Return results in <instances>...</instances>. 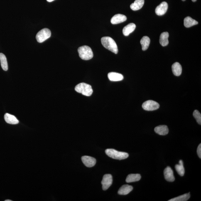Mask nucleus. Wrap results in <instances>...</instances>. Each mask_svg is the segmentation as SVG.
Segmentation results:
<instances>
[{"instance_id":"obj_1","label":"nucleus","mask_w":201,"mask_h":201,"mask_svg":"<svg viewBox=\"0 0 201 201\" xmlns=\"http://www.w3.org/2000/svg\"><path fill=\"white\" fill-rule=\"evenodd\" d=\"M101 43L103 46L107 49L117 54L118 53L117 45L112 38L109 37H103L101 39Z\"/></svg>"},{"instance_id":"obj_2","label":"nucleus","mask_w":201,"mask_h":201,"mask_svg":"<svg viewBox=\"0 0 201 201\" xmlns=\"http://www.w3.org/2000/svg\"><path fill=\"white\" fill-rule=\"evenodd\" d=\"M79 56L82 60H88L91 59L93 57V53L90 47L84 45L78 49Z\"/></svg>"},{"instance_id":"obj_3","label":"nucleus","mask_w":201,"mask_h":201,"mask_svg":"<svg viewBox=\"0 0 201 201\" xmlns=\"http://www.w3.org/2000/svg\"><path fill=\"white\" fill-rule=\"evenodd\" d=\"M106 154L110 158L114 159L123 160L129 157L128 153L124 152H119L113 149H108L105 151Z\"/></svg>"},{"instance_id":"obj_4","label":"nucleus","mask_w":201,"mask_h":201,"mask_svg":"<svg viewBox=\"0 0 201 201\" xmlns=\"http://www.w3.org/2000/svg\"><path fill=\"white\" fill-rule=\"evenodd\" d=\"M75 90L86 96H90L93 93L92 87L90 85L85 83H81L76 86Z\"/></svg>"},{"instance_id":"obj_5","label":"nucleus","mask_w":201,"mask_h":201,"mask_svg":"<svg viewBox=\"0 0 201 201\" xmlns=\"http://www.w3.org/2000/svg\"><path fill=\"white\" fill-rule=\"evenodd\" d=\"M51 35V32L48 28H45L40 30L37 34L36 38L38 43H42L49 38Z\"/></svg>"},{"instance_id":"obj_6","label":"nucleus","mask_w":201,"mask_h":201,"mask_svg":"<svg viewBox=\"0 0 201 201\" xmlns=\"http://www.w3.org/2000/svg\"><path fill=\"white\" fill-rule=\"evenodd\" d=\"M159 104L156 101L153 100H148L145 101L142 105V107L145 110L154 111L159 108Z\"/></svg>"},{"instance_id":"obj_7","label":"nucleus","mask_w":201,"mask_h":201,"mask_svg":"<svg viewBox=\"0 0 201 201\" xmlns=\"http://www.w3.org/2000/svg\"><path fill=\"white\" fill-rule=\"evenodd\" d=\"M113 183V177L110 174H107L104 175L101 181L103 190H107Z\"/></svg>"},{"instance_id":"obj_8","label":"nucleus","mask_w":201,"mask_h":201,"mask_svg":"<svg viewBox=\"0 0 201 201\" xmlns=\"http://www.w3.org/2000/svg\"><path fill=\"white\" fill-rule=\"evenodd\" d=\"M168 8V4L165 2H163L157 6L155 9V13L159 16H163L167 12Z\"/></svg>"},{"instance_id":"obj_9","label":"nucleus","mask_w":201,"mask_h":201,"mask_svg":"<svg viewBox=\"0 0 201 201\" xmlns=\"http://www.w3.org/2000/svg\"><path fill=\"white\" fill-rule=\"evenodd\" d=\"M82 162L87 167H92L95 165L96 160L92 157L88 156H83L81 158Z\"/></svg>"},{"instance_id":"obj_10","label":"nucleus","mask_w":201,"mask_h":201,"mask_svg":"<svg viewBox=\"0 0 201 201\" xmlns=\"http://www.w3.org/2000/svg\"><path fill=\"white\" fill-rule=\"evenodd\" d=\"M164 175L165 178L167 181L173 182L175 180V177L174 175L173 170L170 167H167L164 170Z\"/></svg>"},{"instance_id":"obj_11","label":"nucleus","mask_w":201,"mask_h":201,"mask_svg":"<svg viewBox=\"0 0 201 201\" xmlns=\"http://www.w3.org/2000/svg\"><path fill=\"white\" fill-rule=\"evenodd\" d=\"M126 16L124 15L117 14L113 16L111 20V22L113 24H117L125 21L127 20Z\"/></svg>"},{"instance_id":"obj_12","label":"nucleus","mask_w":201,"mask_h":201,"mask_svg":"<svg viewBox=\"0 0 201 201\" xmlns=\"http://www.w3.org/2000/svg\"><path fill=\"white\" fill-rule=\"evenodd\" d=\"M108 78L111 81H122L124 77L121 74L116 72L109 73L108 75Z\"/></svg>"},{"instance_id":"obj_13","label":"nucleus","mask_w":201,"mask_h":201,"mask_svg":"<svg viewBox=\"0 0 201 201\" xmlns=\"http://www.w3.org/2000/svg\"><path fill=\"white\" fill-rule=\"evenodd\" d=\"M4 119L6 122L8 124H16L19 123V121L16 117L8 113H6L5 114Z\"/></svg>"},{"instance_id":"obj_14","label":"nucleus","mask_w":201,"mask_h":201,"mask_svg":"<svg viewBox=\"0 0 201 201\" xmlns=\"http://www.w3.org/2000/svg\"><path fill=\"white\" fill-rule=\"evenodd\" d=\"M136 25L134 23H131L127 25L123 29V33L125 36H127L130 34L134 31L136 28Z\"/></svg>"},{"instance_id":"obj_15","label":"nucleus","mask_w":201,"mask_h":201,"mask_svg":"<svg viewBox=\"0 0 201 201\" xmlns=\"http://www.w3.org/2000/svg\"><path fill=\"white\" fill-rule=\"evenodd\" d=\"M132 186L126 185L122 186L118 191V193L120 195H125L130 193L133 190Z\"/></svg>"},{"instance_id":"obj_16","label":"nucleus","mask_w":201,"mask_h":201,"mask_svg":"<svg viewBox=\"0 0 201 201\" xmlns=\"http://www.w3.org/2000/svg\"><path fill=\"white\" fill-rule=\"evenodd\" d=\"M155 131L160 135H165L168 134L169 129L166 125H160L155 128Z\"/></svg>"},{"instance_id":"obj_17","label":"nucleus","mask_w":201,"mask_h":201,"mask_svg":"<svg viewBox=\"0 0 201 201\" xmlns=\"http://www.w3.org/2000/svg\"><path fill=\"white\" fill-rule=\"evenodd\" d=\"M169 34L168 32H163L160 35V42L162 46L164 47L168 45L169 43L168 38Z\"/></svg>"},{"instance_id":"obj_18","label":"nucleus","mask_w":201,"mask_h":201,"mask_svg":"<svg viewBox=\"0 0 201 201\" xmlns=\"http://www.w3.org/2000/svg\"><path fill=\"white\" fill-rule=\"evenodd\" d=\"M172 71L175 76H179L181 75L182 68L181 65L178 62H175L172 66Z\"/></svg>"},{"instance_id":"obj_19","label":"nucleus","mask_w":201,"mask_h":201,"mask_svg":"<svg viewBox=\"0 0 201 201\" xmlns=\"http://www.w3.org/2000/svg\"><path fill=\"white\" fill-rule=\"evenodd\" d=\"M144 0H136L131 5V8L133 11H138L144 5Z\"/></svg>"},{"instance_id":"obj_20","label":"nucleus","mask_w":201,"mask_h":201,"mask_svg":"<svg viewBox=\"0 0 201 201\" xmlns=\"http://www.w3.org/2000/svg\"><path fill=\"white\" fill-rule=\"evenodd\" d=\"M198 23V22L192 19L190 16H187L184 19V25L187 28L190 27L197 25Z\"/></svg>"},{"instance_id":"obj_21","label":"nucleus","mask_w":201,"mask_h":201,"mask_svg":"<svg viewBox=\"0 0 201 201\" xmlns=\"http://www.w3.org/2000/svg\"><path fill=\"white\" fill-rule=\"evenodd\" d=\"M141 178V175L139 174H130L127 177L126 181L127 183H130L138 181Z\"/></svg>"},{"instance_id":"obj_22","label":"nucleus","mask_w":201,"mask_h":201,"mask_svg":"<svg viewBox=\"0 0 201 201\" xmlns=\"http://www.w3.org/2000/svg\"><path fill=\"white\" fill-rule=\"evenodd\" d=\"M150 39L148 36L143 37L141 40L142 49L143 51L148 49L150 43Z\"/></svg>"},{"instance_id":"obj_23","label":"nucleus","mask_w":201,"mask_h":201,"mask_svg":"<svg viewBox=\"0 0 201 201\" xmlns=\"http://www.w3.org/2000/svg\"><path fill=\"white\" fill-rule=\"evenodd\" d=\"M175 168L179 175H180L181 176H184L185 174V169L182 160H180L179 164H177L175 165Z\"/></svg>"},{"instance_id":"obj_24","label":"nucleus","mask_w":201,"mask_h":201,"mask_svg":"<svg viewBox=\"0 0 201 201\" xmlns=\"http://www.w3.org/2000/svg\"><path fill=\"white\" fill-rule=\"evenodd\" d=\"M0 61L1 66L5 71L8 70V64L5 56L2 53H0Z\"/></svg>"},{"instance_id":"obj_25","label":"nucleus","mask_w":201,"mask_h":201,"mask_svg":"<svg viewBox=\"0 0 201 201\" xmlns=\"http://www.w3.org/2000/svg\"><path fill=\"white\" fill-rule=\"evenodd\" d=\"M190 193L184 194L183 195L175 197L168 201H186L190 199Z\"/></svg>"},{"instance_id":"obj_26","label":"nucleus","mask_w":201,"mask_h":201,"mask_svg":"<svg viewBox=\"0 0 201 201\" xmlns=\"http://www.w3.org/2000/svg\"><path fill=\"white\" fill-rule=\"evenodd\" d=\"M194 117L199 124H201V114L198 110H195L193 114Z\"/></svg>"},{"instance_id":"obj_27","label":"nucleus","mask_w":201,"mask_h":201,"mask_svg":"<svg viewBox=\"0 0 201 201\" xmlns=\"http://www.w3.org/2000/svg\"><path fill=\"white\" fill-rule=\"evenodd\" d=\"M197 153L198 156L201 159V144L199 145L197 149Z\"/></svg>"},{"instance_id":"obj_28","label":"nucleus","mask_w":201,"mask_h":201,"mask_svg":"<svg viewBox=\"0 0 201 201\" xmlns=\"http://www.w3.org/2000/svg\"><path fill=\"white\" fill-rule=\"evenodd\" d=\"M48 2H52L55 1V0H47Z\"/></svg>"},{"instance_id":"obj_29","label":"nucleus","mask_w":201,"mask_h":201,"mask_svg":"<svg viewBox=\"0 0 201 201\" xmlns=\"http://www.w3.org/2000/svg\"><path fill=\"white\" fill-rule=\"evenodd\" d=\"M197 0H192V1L193 2H195Z\"/></svg>"},{"instance_id":"obj_30","label":"nucleus","mask_w":201,"mask_h":201,"mask_svg":"<svg viewBox=\"0 0 201 201\" xmlns=\"http://www.w3.org/2000/svg\"><path fill=\"white\" fill-rule=\"evenodd\" d=\"M5 201H12V200H6Z\"/></svg>"},{"instance_id":"obj_31","label":"nucleus","mask_w":201,"mask_h":201,"mask_svg":"<svg viewBox=\"0 0 201 201\" xmlns=\"http://www.w3.org/2000/svg\"><path fill=\"white\" fill-rule=\"evenodd\" d=\"M182 1H185V0H182Z\"/></svg>"}]
</instances>
